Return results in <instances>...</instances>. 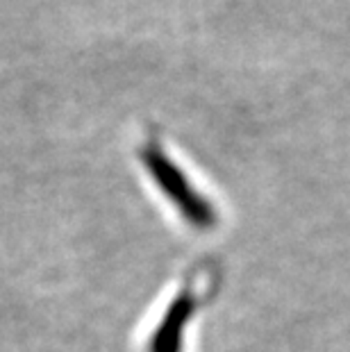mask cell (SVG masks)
Wrapping results in <instances>:
<instances>
[{"mask_svg": "<svg viewBox=\"0 0 350 352\" xmlns=\"http://www.w3.org/2000/svg\"><path fill=\"white\" fill-rule=\"evenodd\" d=\"M203 287L198 273H191L187 280L180 284L175 296L171 298L168 307L160 316L157 325L148 336L146 352H182L184 336L191 325L193 316L203 302Z\"/></svg>", "mask_w": 350, "mask_h": 352, "instance_id": "7a4b0ae2", "label": "cell"}, {"mask_svg": "<svg viewBox=\"0 0 350 352\" xmlns=\"http://www.w3.org/2000/svg\"><path fill=\"white\" fill-rule=\"evenodd\" d=\"M139 160L155 186L160 189V193L171 202V207L175 209L177 216L189 228L207 232L219 226V212H216L214 202L203 191L196 189V184L191 182L189 175L171 160V155L157 141H146L139 148Z\"/></svg>", "mask_w": 350, "mask_h": 352, "instance_id": "6da1fadb", "label": "cell"}]
</instances>
